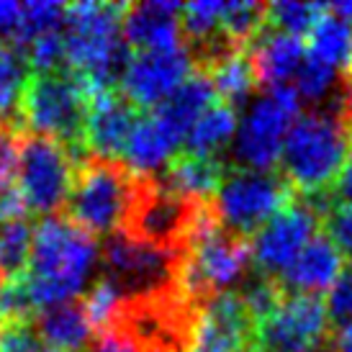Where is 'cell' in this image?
I'll use <instances>...</instances> for the list:
<instances>
[{
    "label": "cell",
    "mask_w": 352,
    "mask_h": 352,
    "mask_svg": "<svg viewBox=\"0 0 352 352\" xmlns=\"http://www.w3.org/2000/svg\"><path fill=\"white\" fill-rule=\"evenodd\" d=\"M21 26V6L19 3H0V44H16Z\"/></svg>",
    "instance_id": "cell-37"
},
{
    "label": "cell",
    "mask_w": 352,
    "mask_h": 352,
    "mask_svg": "<svg viewBox=\"0 0 352 352\" xmlns=\"http://www.w3.org/2000/svg\"><path fill=\"white\" fill-rule=\"evenodd\" d=\"M190 352H229V350H221V347H214V344H206V342H193Z\"/></svg>",
    "instance_id": "cell-42"
},
{
    "label": "cell",
    "mask_w": 352,
    "mask_h": 352,
    "mask_svg": "<svg viewBox=\"0 0 352 352\" xmlns=\"http://www.w3.org/2000/svg\"><path fill=\"white\" fill-rule=\"evenodd\" d=\"M236 124H239V116H236L234 106L221 103V100L211 103V106L198 116L193 129L188 131V137H186L188 152L204 155V157H216L226 144L234 142Z\"/></svg>",
    "instance_id": "cell-24"
},
{
    "label": "cell",
    "mask_w": 352,
    "mask_h": 352,
    "mask_svg": "<svg viewBox=\"0 0 352 352\" xmlns=\"http://www.w3.org/2000/svg\"><path fill=\"white\" fill-rule=\"evenodd\" d=\"M250 260V239L226 232L216 221L198 232L180 254L177 291L204 309L211 298L232 291V285L245 278Z\"/></svg>",
    "instance_id": "cell-7"
},
{
    "label": "cell",
    "mask_w": 352,
    "mask_h": 352,
    "mask_svg": "<svg viewBox=\"0 0 352 352\" xmlns=\"http://www.w3.org/2000/svg\"><path fill=\"white\" fill-rule=\"evenodd\" d=\"M291 183L280 170H242L229 167L214 196V208L226 232L250 236L296 201Z\"/></svg>",
    "instance_id": "cell-8"
},
{
    "label": "cell",
    "mask_w": 352,
    "mask_h": 352,
    "mask_svg": "<svg viewBox=\"0 0 352 352\" xmlns=\"http://www.w3.org/2000/svg\"><path fill=\"white\" fill-rule=\"evenodd\" d=\"M332 196L342 198V201H352V137H350L347 155H344L342 170H340V177L334 180L332 186Z\"/></svg>",
    "instance_id": "cell-38"
},
{
    "label": "cell",
    "mask_w": 352,
    "mask_h": 352,
    "mask_svg": "<svg viewBox=\"0 0 352 352\" xmlns=\"http://www.w3.org/2000/svg\"><path fill=\"white\" fill-rule=\"evenodd\" d=\"M177 147H180V139L173 137L149 113V116L139 118V124L131 131V137H129L121 157H124V165L131 173H137V175H157V170L165 167L175 157Z\"/></svg>",
    "instance_id": "cell-21"
},
{
    "label": "cell",
    "mask_w": 352,
    "mask_h": 352,
    "mask_svg": "<svg viewBox=\"0 0 352 352\" xmlns=\"http://www.w3.org/2000/svg\"><path fill=\"white\" fill-rule=\"evenodd\" d=\"M247 52L252 59L257 85H265L267 90L288 85V80L296 78V72L306 57V50L298 36L273 31L267 26L260 31V36L252 41V47Z\"/></svg>",
    "instance_id": "cell-18"
},
{
    "label": "cell",
    "mask_w": 352,
    "mask_h": 352,
    "mask_svg": "<svg viewBox=\"0 0 352 352\" xmlns=\"http://www.w3.org/2000/svg\"><path fill=\"white\" fill-rule=\"evenodd\" d=\"M180 3L170 0H149V3H131L124 10L121 34L129 50L134 52H152V50H170L183 44L180 34Z\"/></svg>",
    "instance_id": "cell-16"
},
{
    "label": "cell",
    "mask_w": 352,
    "mask_h": 352,
    "mask_svg": "<svg viewBox=\"0 0 352 352\" xmlns=\"http://www.w3.org/2000/svg\"><path fill=\"white\" fill-rule=\"evenodd\" d=\"M0 352H50V347L41 342L31 316H13L0 324Z\"/></svg>",
    "instance_id": "cell-33"
},
{
    "label": "cell",
    "mask_w": 352,
    "mask_h": 352,
    "mask_svg": "<svg viewBox=\"0 0 352 352\" xmlns=\"http://www.w3.org/2000/svg\"><path fill=\"white\" fill-rule=\"evenodd\" d=\"M13 316L16 314H13V303H10V283L0 278V324L13 319Z\"/></svg>",
    "instance_id": "cell-39"
},
{
    "label": "cell",
    "mask_w": 352,
    "mask_h": 352,
    "mask_svg": "<svg viewBox=\"0 0 352 352\" xmlns=\"http://www.w3.org/2000/svg\"><path fill=\"white\" fill-rule=\"evenodd\" d=\"M23 54L29 59L31 72H57V69H65L67 67V59H65V36H62V29L44 34V36L34 39L31 44H26Z\"/></svg>",
    "instance_id": "cell-32"
},
{
    "label": "cell",
    "mask_w": 352,
    "mask_h": 352,
    "mask_svg": "<svg viewBox=\"0 0 352 352\" xmlns=\"http://www.w3.org/2000/svg\"><path fill=\"white\" fill-rule=\"evenodd\" d=\"M67 6L62 3H50V0H36V3H23L21 6V26L16 36V47H26L34 39H39L44 34L59 31L65 23Z\"/></svg>",
    "instance_id": "cell-29"
},
{
    "label": "cell",
    "mask_w": 352,
    "mask_h": 352,
    "mask_svg": "<svg viewBox=\"0 0 352 352\" xmlns=\"http://www.w3.org/2000/svg\"><path fill=\"white\" fill-rule=\"evenodd\" d=\"M72 175L75 165L59 142L23 131L19 157V190L29 211L57 216L59 208H65L67 204Z\"/></svg>",
    "instance_id": "cell-12"
},
{
    "label": "cell",
    "mask_w": 352,
    "mask_h": 352,
    "mask_svg": "<svg viewBox=\"0 0 352 352\" xmlns=\"http://www.w3.org/2000/svg\"><path fill=\"white\" fill-rule=\"evenodd\" d=\"M216 221L214 201L183 198L160 186L155 175H139L121 234L165 252H183L201 229Z\"/></svg>",
    "instance_id": "cell-5"
},
{
    "label": "cell",
    "mask_w": 352,
    "mask_h": 352,
    "mask_svg": "<svg viewBox=\"0 0 352 352\" xmlns=\"http://www.w3.org/2000/svg\"><path fill=\"white\" fill-rule=\"evenodd\" d=\"M309 54L316 59H322L324 65L329 67H344L352 62V26L347 21H342L340 16H334L329 6L324 10V16L314 29L309 31Z\"/></svg>",
    "instance_id": "cell-25"
},
{
    "label": "cell",
    "mask_w": 352,
    "mask_h": 352,
    "mask_svg": "<svg viewBox=\"0 0 352 352\" xmlns=\"http://www.w3.org/2000/svg\"><path fill=\"white\" fill-rule=\"evenodd\" d=\"M329 10H332L334 16H340L342 21H347L352 26V0H342V3H334V6H329Z\"/></svg>",
    "instance_id": "cell-41"
},
{
    "label": "cell",
    "mask_w": 352,
    "mask_h": 352,
    "mask_svg": "<svg viewBox=\"0 0 352 352\" xmlns=\"http://www.w3.org/2000/svg\"><path fill=\"white\" fill-rule=\"evenodd\" d=\"M352 137V111L340 98L294 121L280 152V175L298 196L329 193L340 177Z\"/></svg>",
    "instance_id": "cell-2"
},
{
    "label": "cell",
    "mask_w": 352,
    "mask_h": 352,
    "mask_svg": "<svg viewBox=\"0 0 352 352\" xmlns=\"http://www.w3.org/2000/svg\"><path fill=\"white\" fill-rule=\"evenodd\" d=\"M34 242V226L29 219L0 224V278L10 283L26 273Z\"/></svg>",
    "instance_id": "cell-27"
},
{
    "label": "cell",
    "mask_w": 352,
    "mask_h": 352,
    "mask_svg": "<svg viewBox=\"0 0 352 352\" xmlns=\"http://www.w3.org/2000/svg\"><path fill=\"white\" fill-rule=\"evenodd\" d=\"M342 270V254L324 234H316L303 247L298 257L278 275V283L285 294L319 296L324 288H332Z\"/></svg>",
    "instance_id": "cell-17"
},
{
    "label": "cell",
    "mask_w": 352,
    "mask_h": 352,
    "mask_svg": "<svg viewBox=\"0 0 352 352\" xmlns=\"http://www.w3.org/2000/svg\"><path fill=\"white\" fill-rule=\"evenodd\" d=\"M324 306H327L329 322L334 327H344V324L352 322V263L344 270H340Z\"/></svg>",
    "instance_id": "cell-35"
},
{
    "label": "cell",
    "mask_w": 352,
    "mask_h": 352,
    "mask_svg": "<svg viewBox=\"0 0 352 352\" xmlns=\"http://www.w3.org/2000/svg\"><path fill=\"white\" fill-rule=\"evenodd\" d=\"M224 175L226 165L219 157L177 152L165 165V170L157 173L155 177L160 180V186H165L177 196L193 198V201H214Z\"/></svg>",
    "instance_id": "cell-19"
},
{
    "label": "cell",
    "mask_w": 352,
    "mask_h": 352,
    "mask_svg": "<svg viewBox=\"0 0 352 352\" xmlns=\"http://www.w3.org/2000/svg\"><path fill=\"white\" fill-rule=\"evenodd\" d=\"M298 116V93L294 85L270 88L250 103L236 124L232 142V167L242 170H273L280 162L283 142Z\"/></svg>",
    "instance_id": "cell-9"
},
{
    "label": "cell",
    "mask_w": 352,
    "mask_h": 352,
    "mask_svg": "<svg viewBox=\"0 0 352 352\" xmlns=\"http://www.w3.org/2000/svg\"><path fill=\"white\" fill-rule=\"evenodd\" d=\"M324 10H327V6H322V3H301V0L270 3L267 16H265V26L273 31L291 34V36L309 34L314 29V23L324 16Z\"/></svg>",
    "instance_id": "cell-28"
},
{
    "label": "cell",
    "mask_w": 352,
    "mask_h": 352,
    "mask_svg": "<svg viewBox=\"0 0 352 352\" xmlns=\"http://www.w3.org/2000/svg\"><path fill=\"white\" fill-rule=\"evenodd\" d=\"M332 322L319 296L285 294L254 324L250 352H332Z\"/></svg>",
    "instance_id": "cell-11"
},
{
    "label": "cell",
    "mask_w": 352,
    "mask_h": 352,
    "mask_svg": "<svg viewBox=\"0 0 352 352\" xmlns=\"http://www.w3.org/2000/svg\"><path fill=\"white\" fill-rule=\"evenodd\" d=\"M324 236L337 247V252L352 260V201H332L322 211Z\"/></svg>",
    "instance_id": "cell-31"
},
{
    "label": "cell",
    "mask_w": 352,
    "mask_h": 352,
    "mask_svg": "<svg viewBox=\"0 0 352 352\" xmlns=\"http://www.w3.org/2000/svg\"><path fill=\"white\" fill-rule=\"evenodd\" d=\"M201 75L211 82V88L221 98V103H229L234 108L245 98H250L257 88L252 59L247 50H236L219 57L206 69H201Z\"/></svg>",
    "instance_id": "cell-23"
},
{
    "label": "cell",
    "mask_w": 352,
    "mask_h": 352,
    "mask_svg": "<svg viewBox=\"0 0 352 352\" xmlns=\"http://www.w3.org/2000/svg\"><path fill=\"white\" fill-rule=\"evenodd\" d=\"M142 118V108L126 98L121 88L90 96L85 116V147L90 155L118 160L129 137Z\"/></svg>",
    "instance_id": "cell-15"
},
{
    "label": "cell",
    "mask_w": 352,
    "mask_h": 352,
    "mask_svg": "<svg viewBox=\"0 0 352 352\" xmlns=\"http://www.w3.org/2000/svg\"><path fill=\"white\" fill-rule=\"evenodd\" d=\"M332 352H352V322L340 327V332L334 334Z\"/></svg>",
    "instance_id": "cell-40"
},
{
    "label": "cell",
    "mask_w": 352,
    "mask_h": 352,
    "mask_svg": "<svg viewBox=\"0 0 352 352\" xmlns=\"http://www.w3.org/2000/svg\"><path fill=\"white\" fill-rule=\"evenodd\" d=\"M183 252H165L157 247L142 245L126 234L106 236L100 252L103 278L116 288L124 301L152 298L177 288V267Z\"/></svg>",
    "instance_id": "cell-10"
},
{
    "label": "cell",
    "mask_w": 352,
    "mask_h": 352,
    "mask_svg": "<svg viewBox=\"0 0 352 352\" xmlns=\"http://www.w3.org/2000/svg\"><path fill=\"white\" fill-rule=\"evenodd\" d=\"M31 78V65L16 44H0V121L21 126L19 103ZM23 129V126H21Z\"/></svg>",
    "instance_id": "cell-26"
},
{
    "label": "cell",
    "mask_w": 352,
    "mask_h": 352,
    "mask_svg": "<svg viewBox=\"0 0 352 352\" xmlns=\"http://www.w3.org/2000/svg\"><path fill=\"white\" fill-rule=\"evenodd\" d=\"M294 80H296L294 88L298 93V98H306L309 103L322 106V100L329 93H334V88H337V69L324 65L322 59L306 54Z\"/></svg>",
    "instance_id": "cell-30"
},
{
    "label": "cell",
    "mask_w": 352,
    "mask_h": 352,
    "mask_svg": "<svg viewBox=\"0 0 352 352\" xmlns=\"http://www.w3.org/2000/svg\"><path fill=\"white\" fill-rule=\"evenodd\" d=\"M31 322L50 352H85L96 334L80 298L41 309L36 316H31Z\"/></svg>",
    "instance_id": "cell-20"
},
{
    "label": "cell",
    "mask_w": 352,
    "mask_h": 352,
    "mask_svg": "<svg viewBox=\"0 0 352 352\" xmlns=\"http://www.w3.org/2000/svg\"><path fill=\"white\" fill-rule=\"evenodd\" d=\"M98 257L96 236L65 216H44L34 229L26 273L19 278L31 314L78 298Z\"/></svg>",
    "instance_id": "cell-1"
},
{
    "label": "cell",
    "mask_w": 352,
    "mask_h": 352,
    "mask_svg": "<svg viewBox=\"0 0 352 352\" xmlns=\"http://www.w3.org/2000/svg\"><path fill=\"white\" fill-rule=\"evenodd\" d=\"M21 137L23 129L0 121V193L13 188V180L19 175Z\"/></svg>",
    "instance_id": "cell-34"
},
{
    "label": "cell",
    "mask_w": 352,
    "mask_h": 352,
    "mask_svg": "<svg viewBox=\"0 0 352 352\" xmlns=\"http://www.w3.org/2000/svg\"><path fill=\"white\" fill-rule=\"evenodd\" d=\"M319 224L322 211L316 201L296 196V201H291L280 214L260 226L250 239V254L257 265V273L278 278L316 236Z\"/></svg>",
    "instance_id": "cell-13"
},
{
    "label": "cell",
    "mask_w": 352,
    "mask_h": 352,
    "mask_svg": "<svg viewBox=\"0 0 352 352\" xmlns=\"http://www.w3.org/2000/svg\"><path fill=\"white\" fill-rule=\"evenodd\" d=\"M85 352H155L152 347L137 340L131 332L121 329V327H108L103 332L93 334L90 344Z\"/></svg>",
    "instance_id": "cell-36"
},
{
    "label": "cell",
    "mask_w": 352,
    "mask_h": 352,
    "mask_svg": "<svg viewBox=\"0 0 352 352\" xmlns=\"http://www.w3.org/2000/svg\"><path fill=\"white\" fill-rule=\"evenodd\" d=\"M214 96L216 93H214V88H211V82H208L201 72H196V75H190L175 93H170L160 106H155L152 116H155L173 137H177L183 142V139L188 137V131L193 129V124L198 121V116L214 103Z\"/></svg>",
    "instance_id": "cell-22"
},
{
    "label": "cell",
    "mask_w": 352,
    "mask_h": 352,
    "mask_svg": "<svg viewBox=\"0 0 352 352\" xmlns=\"http://www.w3.org/2000/svg\"><path fill=\"white\" fill-rule=\"evenodd\" d=\"M139 175L121 160L90 155L75 165L65 219L90 236H111L121 232L134 201Z\"/></svg>",
    "instance_id": "cell-6"
},
{
    "label": "cell",
    "mask_w": 352,
    "mask_h": 352,
    "mask_svg": "<svg viewBox=\"0 0 352 352\" xmlns=\"http://www.w3.org/2000/svg\"><path fill=\"white\" fill-rule=\"evenodd\" d=\"M193 57L186 44H177L170 50L137 52L121 80V90L131 103L139 108L160 106L162 100L175 93L193 72Z\"/></svg>",
    "instance_id": "cell-14"
},
{
    "label": "cell",
    "mask_w": 352,
    "mask_h": 352,
    "mask_svg": "<svg viewBox=\"0 0 352 352\" xmlns=\"http://www.w3.org/2000/svg\"><path fill=\"white\" fill-rule=\"evenodd\" d=\"M88 90L67 67L57 72H31L19 103V121L23 131L41 134L67 149L72 165L90 157L85 147Z\"/></svg>",
    "instance_id": "cell-4"
},
{
    "label": "cell",
    "mask_w": 352,
    "mask_h": 352,
    "mask_svg": "<svg viewBox=\"0 0 352 352\" xmlns=\"http://www.w3.org/2000/svg\"><path fill=\"white\" fill-rule=\"evenodd\" d=\"M126 6L121 3H75L67 6L62 36L67 69L85 85L88 96L116 90L126 75L131 50L121 34Z\"/></svg>",
    "instance_id": "cell-3"
}]
</instances>
